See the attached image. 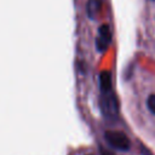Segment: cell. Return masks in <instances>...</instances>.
Segmentation results:
<instances>
[{
	"label": "cell",
	"mask_w": 155,
	"mask_h": 155,
	"mask_svg": "<svg viewBox=\"0 0 155 155\" xmlns=\"http://www.w3.org/2000/svg\"><path fill=\"white\" fill-rule=\"evenodd\" d=\"M104 138L108 142V144L117 150L126 151L131 148V140L127 137L126 133L121 131H105Z\"/></svg>",
	"instance_id": "1"
},
{
	"label": "cell",
	"mask_w": 155,
	"mask_h": 155,
	"mask_svg": "<svg viewBox=\"0 0 155 155\" xmlns=\"http://www.w3.org/2000/svg\"><path fill=\"white\" fill-rule=\"evenodd\" d=\"M111 42V31L108 24H102L98 28V38L96 40V46L98 51L103 52L108 48V46Z\"/></svg>",
	"instance_id": "2"
},
{
	"label": "cell",
	"mask_w": 155,
	"mask_h": 155,
	"mask_svg": "<svg viewBox=\"0 0 155 155\" xmlns=\"http://www.w3.org/2000/svg\"><path fill=\"white\" fill-rule=\"evenodd\" d=\"M102 108L108 115H115L117 113V104L116 98L113 91L102 93Z\"/></svg>",
	"instance_id": "3"
},
{
	"label": "cell",
	"mask_w": 155,
	"mask_h": 155,
	"mask_svg": "<svg viewBox=\"0 0 155 155\" xmlns=\"http://www.w3.org/2000/svg\"><path fill=\"white\" fill-rule=\"evenodd\" d=\"M99 86L102 93L111 91V73L109 70H103L99 74Z\"/></svg>",
	"instance_id": "4"
},
{
	"label": "cell",
	"mask_w": 155,
	"mask_h": 155,
	"mask_svg": "<svg viewBox=\"0 0 155 155\" xmlns=\"http://www.w3.org/2000/svg\"><path fill=\"white\" fill-rule=\"evenodd\" d=\"M101 8H102L101 0H88L86 4V12L91 19H94L98 16Z\"/></svg>",
	"instance_id": "5"
},
{
	"label": "cell",
	"mask_w": 155,
	"mask_h": 155,
	"mask_svg": "<svg viewBox=\"0 0 155 155\" xmlns=\"http://www.w3.org/2000/svg\"><path fill=\"white\" fill-rule=\"evenodd\" d=\"M147 105H148L149 110H150L153 114H155V94H150V96L148 97V99H147Z\"/></svg>",
	"instance_id": "6"
},
{
	"label": "cell",
	"mask_w": 155,
	"mask_h": 155,
	"mask_svg": "<svg viewBox=\"0 0 155 155\" xmlns=\"http://www.w3.org/2000/svg\"><path fill=\"white\" fill-rule=\"evenodd\" d=\"M99 150H101V154H102V155H114L113 153H110L109 150H105V149H103V148H101Z\"/></svg>",
	"instance_id": "7"
}]
</instances>
